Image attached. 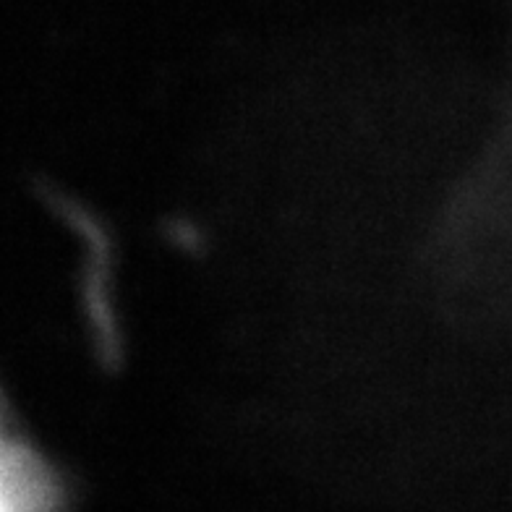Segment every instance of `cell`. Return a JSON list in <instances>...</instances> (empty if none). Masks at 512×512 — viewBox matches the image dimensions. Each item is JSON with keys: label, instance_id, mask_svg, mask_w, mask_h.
<instances>
[{"label": "cell", "instance_id": "cell-1", "mask_svg": "<svg viewBox=\"0 0 512 512\" xmlns=\"http://www.w3.org/2000/svg\"><path fill=\"white\" fill-rule=\"evenodd\" d=\"M0 512H37L34 492L14 452L0 445Z\"/></svg>", "mask_w": 512, "mask_h": 512}]
</instances>
